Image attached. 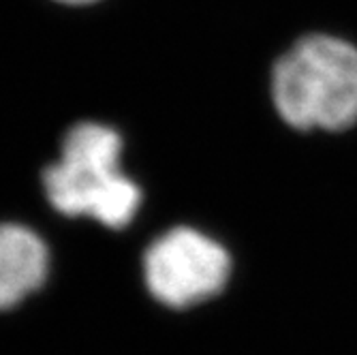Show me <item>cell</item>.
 Listing matches in <instances>:
<instances>
[{"instance_id": "obj_3", "label": "cell", "mask_w": 357, "mask_h": 355, "mask_svg": "<svg viewBox=\"0 0 357 355\" xmlns=\"http://www.w3.org/2000/svg\"><path fill=\"white\" fill-rule=\"evenodd\" d=\"M144 276L160 304L190 308L222 292L231 276V257L214 238L178 227L148 248Z\"/></svg>"}, {"instance_id": "obj_1", "label": "cell", "mask_w": 357, "mask_h": 355, "mask_svg": "<svg viewBox=\"0 0 357 355\" xmlns=\"http://www.w3.org/2000/svg\"><path fill=\"white\" fill-rule=\"evenodd\" d=\"M272 101L296 131L340 133L357 124V47L334 35H306L274 64Z\"/></svg>"}, {"instance_id": "obj_4", "label": "cell", "mask_w": 357, "mask_h": 355, "mask_svg": "<svg viewBox=\"0 0 357 355\" xmlns=\"http://www.w3.org/2000/svg\"><path fill=\"white\" fill-rule=\"evenodd\" d=\"M43 240L22 225H0V310L13 308L47 276Z\"/></svg>"}, {"instance_id": "obj_2", "label": "cell", "mask_w": 357, "mask_h": 355, "mask_svg": "<svg viewBox=\"0 0 357 355\" xmlns=\"http://www.w3.org/2000/svg\"><path fill=\"white\" fill-rule=\"evenodd\" d=\"M122 142L109 126L86 122L62 144V156L45 172L52 206L69 216H90L107 227L133 220L142 192L120 169Z\"/></svg>"}, {"instance_id": "obj_5", "label": "cell", "mask_w": 357, "mask_h": 355, "mask_svg": "<svg viewBox=\"0 0 357 355\" xmlns=\"http://www.w3.org/2000/svg\"><path fill=\"white\" fill-rule=\"evenodd\" d=\"M60 3H69V5H86V3H94V0H60Z\"/></svg>"}]
</instances>
